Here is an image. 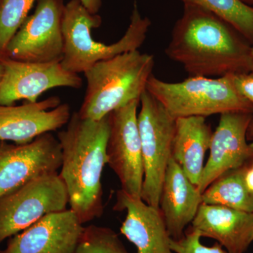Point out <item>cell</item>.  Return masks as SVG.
Listing matches in <instances>:
<instances>
[{"label":"cell","instance_id":"cell-21","mask_svg":"<svg viewBox=\"0 0 253 253\" xmlns=\"http://www.w3.org/2000/svg\"><path fill=\"white\" fill-rule=\"evenodd\" d=\"M38 0H1L0 2V57Z\"/></svg>","mask_w":253,"mask_h":253},{"label":"cell","instance_id":"cell-7","mask_svg":"<svg viewBox=\"0 0 253 253\" xmlns=\"http://www.w3.org/2000/svg\"><path fill=\"white\" fill-rule=\"evenodd\" d=\"M69 200L59 173L33 179L0 197V244L41 218L67 209Z\"/></svg>","mask_w":253,"mask_h":253},{"label":"cell","instance_id":"cell-14","mask_svg":"<svg viewBox=\"0 0 253 253\" xmlns=\"http://www.w3.org/2000/svg\"><path fill=\"white\" fill-rule=\"evenodd\" d=\"M83 224L72 210L51 213L12 236L1 253H76Z\"/></svg>","mask_w":253,"mask_h":253},{"label":"cell","instance_id":"cell-17","mask_svg":"<svg viewBox=\"0 0 253 253\" xmlns=\"http://www.w3.org/2000/svg\"><path fill=\"white\" fill-rule=\"evenodd\" d=\"M202 203V194L197 186L171 158L163 181L159 208L172 239L184 236L186 228L194 220Z\"/></svg>","mask_w":253,"mask_h":253},{"label":"cell","instance_id":"cell-24","mask_svg":"<svg viewBox=\"0 0 253 253\" xmlns=\"http://www.w3.org/2000/svg\"><path fill=\"white\" fill-rule=\"evenodd\" d=\"M232 79L240 94L253 104V73L234 74Z\"/></svg>","mask_w":253,"mask_h":253},{"label":"cell","instance_id":"cell-26","mask_svg":"<svg viewBox=\"0 0 253 253\" xmlns=\"http://www.w3.org/2000/svg\"><path fill=\"white\" fill-rule=\"evenodd\" d=\"M245 181L248 189L253 193V167L252 165L249 166L245 174Z\"/></svg>","mask_w":253,"mask_h":253},{"label":"cell","instance_id":"cell-6","mask_svg":"<svg viewBox=\"0 0 253 253\" xmlns=\"http://www.w3.org/2000/svg\"><path fill=\"white\" fill-rule=\"evenodd\" d=\"M138 126L141 142L144 182L141 199L159 208L163 181L172 158L176 119L149 91L141 94Z\"/></svg>","mask_w":253,"mask_h":253},{"label":"cell","instance_id":"cell-20","mask_svg":"<svg viewBox=\"0 0 253 253\" xmlns=\"http://www.w3.org/2000/svg\"><path fill=\"white\" fill-rule=\"evenodd\" d=\"M211 11L229 23L251 45L253 44V6L241 0H180Z\"/></svg>","mask_w":253,"mask_h":253},{"label":"cell","instance_id":"cell-16","mask_svg":"<svg viewBox=\"0 0 253 253\" xmlns=\"http://www.w3.org/2000/svg\"><path fill=\"white\" fill-rule=\"evenodd\" d=\"M190 228L227 253H246L253 242V212L202 203Z\"/></svg>","mask_w":253,"mask_h":253},{"label":"cell","instance_id":"cell-18","mask_svg":"<svg viewBox=\"0 0 253 253\" xmlns=\"http://www.w3.org/2000/svg\"><path fill=\"white\" fill-rule=\"evenodd\" d=\"M212 133L206 118L191 116L176 119L172 157L197 187L202 176L205 156L210 149Z\"/></svg>","mask_w":253,"mask_h":253},{"label":"cell","instance_id":"cell-5","mask_svg":"<svg viewBox=\"0 0 253 253\" xmlns=\"http://www.w3.org/2000/svg\"><path fill=\"white\" fill-rule=\"evenodd\" d=\"M146 90L174 119L226 113L253 114V104L237 90L232 75L217 78L189 76L179 83H168L152 75Z\"/></svg>","mask_w":253,"mask_h":253},{"label":"cell","instance_id":"cell-25","mask_svg":"<svg viewBox=\"0 0 253 253\" xmlns=\"http://www.w3.org/2000/svg\"><path fill=\"white\" fill-rule=\"evenodd\" d=\"M80 1H81L82 4L93 14H97L102 5L101 0H80Z\"/></svg>","mask_w":253,"mask_h":253},{"label":"cell","instance_id":"cell-10","mask_svg":"<svg viewBox=\"0 0 253 253\" xmlns=\"http://www.w3.org/2000/svg\"><path fill=\"white\" fill-rule=\"evenodd\" d=\"M61 161V146L51 132L27 144L0 141V197L36 178L57 172Z\"/></svg>","mask_w":253,"mask_h":253},{"label":"cell","instance_id":"cell-11","mask_svg":"<svg viewBox=\"0 0 253 253\" xmlns=\"http://www.w3.org/2000/svg\"><path fill=\"white\" fill-rule=\"evenodd\" d=\"M4 74L0 81V105L12 106L19 100L36 102L42 94L55 87L79 89L81 78L61 62L36 63L2 56Z\"/></svg>","mask_w":253,"mask_h":253},{"label":"cell","instance_id":"cell-28","mask_svg":"<svg viewBox=\"0 0 253 253\" xmlns=\"http://www.w3.org/2000/svg\"><path fill=\"white\" fill-rule=\"evenodd\" d=\"M3 74H4V66H3L2 61H1V57H0V81L2 78Z\"/></svg>","mask_w":253,"mask_h":253},{"label":"cell","instance_id":"cell-15","mask_svg":"<svg viewBox=\"0 0 253 253\" xmlns=\"http://www.w3.org/2000/svg\"><path fill=\"white\" fill-rule=\"evenodd\" d=\"M115 211H126L121 232L135 246L137 253H174L170 246L172 238L159 208L145 203L119 190Z\"/></svg>","mask_w":253,"mask_h":253},{"label":"cell","instance_id":"cell-32","mask_svg":"<svg viewBox=\"0 0 253 253\" xmlns=\"http://www.w3.org/2000/svg\"><path fill=\"white\" fill-rule=\"evenodd\" d=\"M1 0H0V2H1Z\"/></svg>","mask_w":253,"mask_h":253},{"label":"cell","instance_id":"cell-30","mask_svg":"<svg viewBox=\"0 0 253 253\" xmlns=\"http://www.w3.org/2000/svg\"><path fill=\"white\" fill-rule=\"evenodd\" d=\"M241 1L249 6H253V0H241Z\"/></svg>","mask_w":253,"mask_h":253},{"label":"cell","instance_id":"cell-23","mask_svg":"<svg viewBox=\"0 0 253 253\" xmlns=\"http://www.w3.org/2000/svg\"><path fill=\"white\" fill-rule=\"evenodd\" d=\"M201 238L198 231L189 228L181 239H171V249L174 253H227L217 242L212 246H205L201 243Z\"/></svg>","mask_w":253,"mask_h":253},{"label":"cell","instance_id":"cell-3","mask_svg":"<svg viewBox=\"0 0 253 253\" xmlns=\"http://www.w3.org/2000/svg\"><path fill=\"white\" fill-rule=\"evenodd\" d=\"M102 23L99 14H91L80 0L65 4L62 19L63 54L61 63L69 72L85 73L96 63L135 51L144 44L151 21L142 17L134 0L130 23L124 36L111 44L95 41L91 31Z\"/></svg>","mask_w":253,"mask_h":253},{"label":"cell","instance_id":"cell-31","mask_svg":"<svg viewBox=\"0 0 253 253\" xmlns=\"http://www.w3.org/2000/svg\"><path fill=\"white\" fill-rule=\"evenodd\" d=\"M252 166H253V163H252Z\"/></svg>","mask_w":253,"mask_h":253},{"label":"cell","instance_id":"cell-12","mask_svg":"<svg viewBox=\"0 0 253 253\" xmlns=\"http://www.w3.org/2000/svg\"><path fill=\"white\" fill-rule=\"evenodd\" d=\"M253 113L234 112L220 115L212 133L210 156L205 164L198 189L201 194L224 173L253 162V142L248 143L247 131Z\"/></svg>","mask_w":253,"mask_h":253},{"label":"cell","instance_id":"cell-33","mask_svg":"<svg viewBox=\"0 0 253 253\" xmlns=\"http://www.w3.org/2000/svg\"><path fill=\"white\" fill-rule=\"evenodd\" d=\"M0 253H1V251H0Z\"/></svg>","mask_w":253,"mask_h":253},{"label":"cell","instance_id":"cell-4","mask_svg":"<svg viewBox=\"0 0 253 253\" xmlns=\"http://www.w3.org/2000/svg\"><path fill=\"white\" fill-rule=\"evenodd\" d=\"M154 56L139 50L96 63L84 73L86 91L80 116L99 121L131 101L140 99L153 75Z\"/></svg>","mask_w":253,"mask_h":253},{"label":"cell","instance_id":"cell-13","mask_svg":"<svg viewBox=\"0 0 253 253\" xmlns=\"http://www.w3.org/2000/svg\"><path fill=\"white\" fill-rule=\"evenodd\" d=\"M71 116L70 106L57 96L21 106L0 105V141L27 144L66 126Z\"/></svg>","mask_w":253,"mask_h":253},{"label":"cell","instance_id":"cell-19","mask_svg":"<svg viewBox=\"0 0 253 253\" xmlns=\"http://www.w3.org/2000/svg\"><path fill=\"white\" fill-rule=\"evenodd\" d=\"M251 165L224 173L213 181L202 194L203 203L253 212V193L245 181Z\"/></svg>","mask_w":253,"mask_h":253},{"label":"cell","instance_id":"cell-27","mask_svg":"<svg viewBox=\"0 0 253 253\" xmlns=\"http://www.w3.org/2000/svg\"><path fill=\"white\" fill-rule=\"evenodd\" d=\"M247 139L248 141H253V118L248 128Z\"/></svg>","mask_w":253,"mask_h":253},{"label":"cell","instance_id":"cell-22","mask_svg":"<svg viewBox=\"0 0 253 253\" xmlns=\"http://www.w3.org/2000/svg\"><path fill=\"white\" fill-rule=\"evenodd\" d=\"M76 253H129L119 236L106 226H84Z\"/></svg>","mask_w":253,"mask_h":253},{"label":"cell","instance_id":"cell-2","mask_svg":"<svg viewBox=\"0 0 253 253\" xmlns=\"http://www.w3.org/2000/svg\"><path fill=\"white\" fill-rule=\"evenodd\" d=\"M109 115L93 121L73 113L66 129L58 134L62 154L59 175L67 190L70 209L83 224L101 217L104 211L101 179L108 164Z\"/></svg>","mask_w":253,"mask_h":253},{"label":"cell","instance_id":"cell-8","mask_svg":"<svg viewBox=\"0 0 253 253\" xmlns=\"http://www.w3.org/2000/svg\"><path fill=\"white\" fill-rule=\"evenodd\" d=\"M63 0H38L36 10L10 41L4 56L26 62H61Z\"/></svg>","mask_w":253,"mask_h":253},{"label":"cell","instance_id":"cell-1","mask_svg":"<svg viewBox=\"0 0 253 253\" xmlns=\"http://www.w3.org/2000/svg\"><path fill=\"white\" fill-rule=\"evenodd\" d=\"M251 46L239 32L211 11L184 4L165 51L189 76L219 78L251 73Z\"/></svg>","mask_w":253,"mask_h":253},{"label":"cell","instance_id":"cell-29","mask_svg":"<svg viewBox=\"0 0 253 253\" xmlns=\"http://www.w3.org/2000/svg\"><path fill=\"white\" fill-rule=\"evenodd\" d=\"M251 73H253V44L251 46Z\"/></svg>","mask_w":253,"mask_h":253},{"label":"cell","instance_id":"cell-9","mask_svg":"<svg viewBox=\"0 0 253 253\" xmlns=\"http://www.w3.org/2000/svg\"><path fill=\"white\" fill-rule=\"evenodd\" d=\"M139 100L131 101L109 115L106 154L108 165L119 179L121 190L141 198L144 170L138 126Z\"/></svg>","mask_w":253,"mask_h":253}]
</instances>
